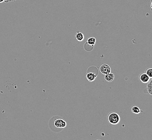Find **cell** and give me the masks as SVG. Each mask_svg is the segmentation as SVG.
Masks as SVG:
<instances>
[{"label":"cell","mask_w":152,"mask_h":140,"mask_svg":"<svg viewBox=\"0 0 152 140\" xmlns=\"http://www.w3.org/2000/svg\"><path fill=\"white\" fill-rule=\"evenodd\" d=\"M4 1H5V0H0V3H3V2H4Z\"/></svg>","instance_id":"13"},{"label":"cell","mask_w":152,"mask_h":140,"mask_svg":"<svg viewBox=\"0 0 152 140\" xmlns=\"http://www.w3.org/2000/svg\"><path fill=\"white\" fill-rule=\"evenodd\" d=\"M77 40L79 42H82L84 39V35L81 32H77L76 35Z\"/></svg>","instance_id":"8"},{"label":"cell","mask_w":152,"mask_h":140,"mask_svg":"<svg viewBox=\"0 0 152 140\" xmlns=\"http://www.w3.org/2000/svg\"><path fill=\"white\" fill-rule=\"evenodd\" d=\"M16 0H5V1H4V2L5 3H9V2H14V1H15Z\"/></svg>","instance_id":"12"},{"label":"cell","mask_w":152,"mask_h":140,"mask_svg":"<svg viewBox=\"0 0 152 140\" xmlns=\"http://www.w3.org/2000/svg\"><path fill=\"white\" fill-rule=\"evenodd\" d=\"M107 120L109 123H110L111 125H115L120 122V117L117 113L112 112L108 114Z\"/></svg>","instance_id":"1"},{"label":"cell","mask_w":152,"mask_h":140,"mask_svg":"<svg viewBox=\"0 0 152 140\" xmlns=\"http://www.w3.org/2000/svg\"><path fill=\"white\" fill-rule=\"evenodd\" d=\"M54 125L59 128H63L66 126V122L61 119H57L54 122Z\"/></svg>","instance_id":"2"},{"label":"cell","mask_w":152,"mask_h":140,"mask_svg":"<svg viewBox=\"0 0 152 140\" xmlns=\"http://www.w3.org/2000/svg\"><path fill=\"white\" fill-rule=\"evenodd\" d=\"M99 70L100 72L103 74L104 75L106 74L107 73H110L111 71V69L110 66L106 64H104L102 65L100 67Z\"/></svg>","instance_id":"3"},{"label":"cell","mask_w":152,"mask_h":140,"mask_svg":"<svg viewBox=\"0 0 152 140\" xmlns=\"http://www.w3.org/2000/svg\"><path fill=\"white\" fill-rule=\"evenodd\" d=\"M86 77L88 82H94V80L96 78V75L95 73L90 72H88L86 74Z\"/></svg>","instance_id":"5"},{"label":"cell","mask_w":152,"mask_h":140,"mask_svg":"<svg viewBox=\"0 0 152 140\" xmlns=\"http://www.w3.org/2000/svg\"><path fill=\"white\" fill-rule=\"evenodd\" d=\"M148 84L147 85V90L148 91V93L150 95H152V80H150L149 82H147Z\"/></svg>","instance_id":"10"},{"label":"cell","mask_w":152,"mask_h":140,"mask_svg":"<svg viewBox=\"0 0 152 140\" xmlns=\"http://www.w3.org/2000/svg\"><path fill=\"white\" fill-rule=\"evenodd\" d=\"M145 73H146L147 75L149 77V78L151 79L152 78V69L151 67H149L146 70Z\"/></svg>","instance_id":"11"},{"label":"cell","mask_w":152,"mask_h":140,"mask_svg":"<svg viewBox=\"0 0 152 140\" xmlns=\"http://www.w3.org/2000/svg\"><path fill=\"white\" fill-rule=\"evenodd\" d=\"M96 39L94 37H90L87 39V43L91 46H94L96 44Z\"/></svg>","instance_id":"7"},{"label":"cell","mask_w":152,"mask_h":140,"mask_svg":"<svg viewBox=\"0 0 152 140\" xmlns=\"http://www.w3.org/2000/svg\"><path fill=\"white\" fill-rule=\"evenodd\" d=\"M139 78V80H140L141 82H142V83H144V84H146L151 80V78L147 75L146 73H142L140 74Z\"/></svg>","instance_id":"4"},{"label":"cell","mask_w":152,"mask_h":140,"mask_svg":"<svg viewBox=\"0 0 152 140\" xmlns=\"http://www.w3.org/2000/svg\"><path fill=\"white\" fill-rule=\"evenodd\" d=\"M131 111L133 113L135 114H140L142 112L141 111L140 108L137 107V106H133L131 108Z\"/></svg>","instance_id":"9"},{"label":"cell","mask_w":152,"mask_h":140,"mask_svg":"<svg viewBox=\"0 0 152 140\" xmlns=\"http://www.w3.org/2000/svg\"><path fill=\"white\" fill-rule=\"evenodd\" d=\"M104 78L106 82H112L114 80V75L113 73H107L106 74H105L104 76Z\"/></svg>","instance_id":"6"}]
</instances>
